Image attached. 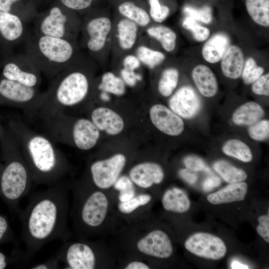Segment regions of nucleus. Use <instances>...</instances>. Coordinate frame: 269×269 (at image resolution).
Returning <instances> with one entry per match:
<instances>
[{"label": "nucleus", "mask_w": 269, "mask_h": 269, "mask_svg": "<svg viewBox=\"0 0 269 269\" xmlns=\"http://www.w3.org/2000/svg\"><path fill=\"white\" fill-rule=\"evenodd\" d=\"M146 32L157 40L166 51L170 52L174 50L177 35L172 29L162 25L152 26L147 29Z\"/></svg>", "instance_id": "28"}, {"label": "nucleus", "mask_w": 269, "mask_h": 269, "mask_svg": "<svg viewBox=\"0 0 269 269\" xmlns=\"http://www.w3.org/2000/svg\"><path fill=\"white\" fill-rule=\"evenodd\" d=\"M67 212V190L62 181L31 197L21 214L25 261L46 243L66 239Z\"/></svg>", "instance_id": "1"}, {"label": "nucleus", "mask_w": 269, "mask_h": 269, "mask_svg": "<svg viewBox=\"0 0 269 269\" xmlns=\"http://www.w3.org/2000/svg\"><path fill=\"white\" fill-rule=\"evenodd\" d=\"M259 225L257 227L258 234L267 243L269 242V216L261 215L258 219Z\"/></svg>", "instance_id": "45"}, {"label": "nucleus", "mask_w": 269, "mask_h": 269, "mask_svg": "<svg viewBox=\"0 0 269 269\" xmlns=\"http://www.w3.org/2000/svg\"><path fill=\"white\" fill-rule=\"evenodd\" d=\"M0 76L26 86L38 88L42 82L41 71L25 53L0 56Z\"/></svg>", "instance_id": "8"}, {"label": "nucleus", "mask_w": 269, "mask_h": 269, "mask_svg": "<svg viewBox=\"0 0 269 269\" xmlns=\"http://www.w3.org/2000/svg\"><path fill=\"white\" fill-rule=\"evenodd\" d=\"M248 13L257 24L269 26V0H246Z\"/></svg>", "instance_id": "27"}, {"label": "nucleus", "mask_w": 269, "mask_h": 269, "mask_svg": "<svg viewBox=\"0 0 269 269\" xmlns=\"http://www.w3.org/2000/svg\"><path fill=\"white\" fill-rule=\"evenodd\" d=\"M186 168L195 172L205 170L206 164L202 159L195 155H188L183 159Z\"/></svg>", "instance_id": "43"}, {"label": "nucleus", "mask_w": 269, "mask_h": 269, "mask_svg": "<svg viewBox=\"0 0 269 269\" xmlns=\"http://www.w3.org/2000/svg\"><path fill=\"white\" fill-rule=\"evenodd\" d=\"M7 266L6 258L5 256L0 252V269H3Z\"/></svg>", "instance_id": "55"}, {"label": "nucleus", "mask_w": 269, "mask_h": 269, "mask_svg": "<svg viewBox=\"0 0 269 269\" xmlns=\"http://www.w3.org/2000/svg\"><path fill=\"white\" fill-rule=\"evenodd\" d=\"M100 99L104 102H108L110 100V98L109 93L101 91L99 95Z\"/></svg>", "instance_id": "56"}, {"label": "nucleus", "mask_w": 269, "mask_h": 269, "mask_svg": "<svg viewBox=\"0 0 269 269\" xmlns=\"http://www.w3.org/2000/svg\"><path fill=\"white\" fill-rule=\"evenodd\" d=\"M90 119L100 131L109 135H117L122 132L124 122L120 115L114 110L104 107L94 109Z\"/></svg>", "instance_id": "19"}, {"label": "nucleus", "mask_w": 269, "mask_h": 269, "mask_svg": "<svg viewBox=\"0 0 269 269\" xmlns=\"http://www.w3.org/2000/svg\"><path fill=\"white\" fill-rule=\"evenodd\" d=\"M264 72V68L258 65L253 57H249L245 61L241 76L246 84H253Z\"/></svg>", "instance_id": "35"}, {"label": "nucleus", "mask_w": 269, "mask_h": 269, "mask_svg": "<svg viewBox=\"0 0 269 269\" xmlns=\"http://www.w3.org/2000/svg\"><path fill=\"white\" fill-rule=\"evenodd\" d=\"M179 174L183 180L191 185L195 184L198 179L197 175L194 171L187 168L180 169Z\"/></svg>", "instance_id": "50"}, {"label": "nucleus", "mask_w": 269, "mask_h": 269, "mask_svg": "<svg viewBox=\"0 0 269 269\" xmlns=\"http://www.w3.org/2000/svg\"><path fill=\"white\" fill-rule=\"evenodd\" d=\"M161 202L165 210L177 213L186 212L190 207V202L186 193L176 187L165 192Z\"/></svg>", "instance_id": "25"}, {"label": "nucleus", "mask_w": 269, "mask_h": 269, "mask_svg": "<svg viewBox=\"0 0 269 269\" xmlns=\"http://www.w3.org/2000/svg\"><path fill=\"white\" fill-rule=\"evenodd\" d=\"M35 33L74 40L80 22L70 12L58 5L35 17Z\"/></svg>", "instance_id": "7"}, {"label": "nucleus", "mask_w": 269, "mask_h": 269, "mask_svg": "<svg viewBox=\"0 0 269 269\" xmlns=\"http://www.w3.org/2000/svg\"><path fill=\"white\" fill-rule=\"evenodd\" d=\"M136 54L140 62L150 69H153L162 63L165 58V56L162 52L144 45H141L137 48Z\"/></svg>", "instance_id": "34"}, {"label": "nucleus", "mask_w": 269, "mask_h": 269, "mask_svg": "<svg viewBox=\"0 0 269 269\" xmlns=\"http://www.w3.org/2000/svg\"><path fill=\"white\" fill-rule=\"evenodd\" d=\"M94 0H60L61 4L68 9L81 10L87 9Z\"/></svg>", "instance_id": "44"}, {"label": "nucleus", "mask_w": 269, "mask_h": 269, "mask_svg": "<svg viewBox=\"0 0 269 269\" xmlns=\"http://www.w3.org/2000/svg\"><path fill=\"white\" fill-rule=\"evenodd\" d=\"M134 183L130 177L124 175L119 177L114 184V188L119 191L120 202H124L135 196Z\"/></svg>", "instance_id": "36"}, {"label": "nucleus", "mask_w": 269, "mask_h": 269, "mask_svg": "<svg viewBox=\"0 0 269 269\" xmlns=\"http://www.w3.org/2000/svg\"><path fill=\"white\" fill-rule=\"evenodd\" d=\"M43 96L38 88L0 76V105L21 109L29 119L35 117Z\"/></svg>", "instance_id": "6"}, {"label": "nucleus", "mask_w": 269, "mask_h": 269, "mask_svg": "<svg viewBox=\"0 0 269 269\" xmlns=\"http://www.w3.org/2000/svg\"><path fill=\"white\" fill-rule=\"evenodd\" d=\"M29 34L27 23L17 15L0 10V56L26 41Z\"/></svg>", "instance_id": "9"}, {"label": "nucleus", "mask_w": 269, "mask_h": 269, "mask_svg": "<svg viewBox=\"0 0 269 269\" xmlns=\"http://www.w3.org/2000/svg\"><path fill=\"white\" fill-rule=\"evenodd\" d=\"M161 166L153 162H144L134 166L129 171V177L136 186L148 188L161 183L164 178Z\"/></svg>", "instance_id": "18"}, {"label": "nucleus", "mask_w": 269, "mask_h": 269, "mask_svg": "<svg viewBox=\"0 0 269 269\" xmlns=\"http://www.w3.org/2000/svg\"><path fill=\"white\" fill-rule=\"evenodd\" d=\"M151 200V196L148 194H141L135 196L130 200L120 202L118 205L119 211L124 214H130L138 207L148 204Z\"/></svg>", "instance_id": "39"}, {"label": "nucleus", "mask_w": 269, "mask_h": 269, "mask_svg": "<svg viewBox=\"0 0 269 269\" xmlns=\"http://www.w3.org/2000/svg\"><path fill=\"white\" fill-rule=\"evenodd\" d=\"M220 61L221 70L226 77L237 79L241 76L245 59L240 47L230 45Z\"/></svg>", "instance_id": "21"}, {"label": "nucleus", "mask_w": 269, "mask_h": 269, "mask_svg": "<svg viewBox=\"0 0 269 269\" xmlns=\"http://www.w3.org/2000/svg\"><path fill=\"white\" fill-rule=\"evenodd\" d=\"M183 12L187 16L198 22L209 24L212 20V9L209 6L205 5L200 8H196L186 5L183 9Z\"/></svg>", "instance_id": "38"}, {"label": "nucleus", "mask_w": 269, "mask_h": 269, "mask_svg": "<svg viewBox=\"0 0 269 269\" xmlns=\"http://www.w3.org/2000/svg\"><path fill=\"white\" fill-rule=\"evenodd\" d=\"M213 168L225 181L229 183L242 182L247 178L244 170L224 160L216 161L213 164Z\"/></svg>", "instance_id": "29"}, {"label": "nucleus", "mask_w": 269, "mask_h": 269, "mask_svg": "<svg viewBox=\"0 0 269 269\" xmlns=\"http://www.w3.org/2000/svg\"><path fill=\"white\" fill-rule=\"evenodd\" d=\"M149 115L153 126L166 134L177 136L184 130V124L181 118L163 105H153L149 110Z\"/></svg>", "instance_id": "16"}, {"label": "nucleus", "mask_w": 269, "mask_h": 269, "mask_svg": "<svg viewBox=\"0 0 269 269\" xmlns=\"http://www.w3.org/2000/svg\"><path fill=\"white\" fill-rule=\"evenodd\" d=\"M179 76V71L177 69L173 67L165 69L158 83L159 94L165 97L171 95L177 86Z\"/></svg>", "instance_id": "33"}, {"label": "nucleus", "mask_w": 269, "mask_h": 269, "mask_svg": "<svg viewBox=\"0 0 269 269\" xmlns=\"http://www.w3.org/2000/svg\"><path fill=\"white\" fill-rule=\"evenodd\" d=\"M121 78L126 85L130 87H134L137 82L142 79L140 74L136 73L134 71L123 68L121 71Z\"/></svg>", "instance_id": "46"}, {"label": "nucleus", "mask_w": 269, "mask_h": 269, "mask_svg": "<svg viewBox=\"0 0 269 269\" xmlns=\"http://www.w3.org/2000/svg\"><path fill=\"white\" fill-rule=\"evenodd\" d=\"M25 54L50 80L76 58L74 40L34 34L25 42Z\"/></svg>", "instance_id": "5"}, {"label": "nucleus", "mask_w": 269, "mask_h": 269, "mask_svg": "<svg viewBox=\"0 0 269 269\" xmlns=\"http://www.w3.org/2000/svg\"><path fill=\"white\" fill-rule=\"evenodd\" d=\"M117 31L120 47L124 50L131 49L137 39L138 25L128 19H123L117 24Z\"/></svg>", "instance_id": "26"}, {"label": "nucleus", "mask_w": 269, "mask_h": 269, "mask_svg": "<svg viewBox=\"0 0 269 269\" xmlns=\"http://www.w3.org/2000/svg\"><path fill=\"white\" fill-rule=\"evenodd\" d=\"M0 147L4 166L0 187L4 198L17 205L29 192L32 181L18 145L6 128L0 124Z\"/></svg>", "instance_id": "4"}, {"label": "nucleus", "mask_w": 269, "mask_h": 269, "mask_svg": "<svg viewBox=\"0 0 269 269\" xmlns=\"http://www.w3.org/2000/svg\"><path fill=\"white\" fill-rule=\"evenodd\" d=\"M97 89L101 92L119 96L125 93L126 84L121 78L111 72H107L102 75L100 82L97 85Z\"/></svg>", "instance_id": "32"}, {"label": "nucleus", "mask_w": 269, "mask_h": 269, "mask_svg": "<svg viewBox=\"0 0 269 269\" xmlns=\"http://www.w3.org/2000/svg\"><path fill=\"white\" fill-rule=\"evenodd\" d=\"M65 264V269H93L97 259L91 246L83 242H74L62 247L56 256Z\"/></svg>", "instance_id": "12"}, {"label": "nucleus", "mask_w": 269, "mask_h": 269, "mask_svg": "<svg viewBox=\"0 0 269 269\" xmlns=\"http://www.w3.org/2000/svg\"><path fill=\"white\" fill-rule=\"evenodd\" d=\"M248 191L245 182L230 183L219 191L209 194L207 200L211 204L218 205L244 200Z\"/></svg>", "instance_id": "23"}, {"label": "nucleus", "mask_w": 269, "mask_h": 269, "mask_svg": "<svg viewBox=\"0 0 269 269\" xmlns=\"http://www.w3.org/2000/svg\"><path fill=\"white\" fill-rule=\"evenodd\" d=\"M126 269H148L149 266L141 262L133 261L129 263L125 268Z\"/></svg>", "instance_id": "53"}, {"label": "nucleus", "mask_w": 269, "mask_h": 269, "mask_svg": "<svg viewBox=\"0 0 269 269\" xmlns=\"http://www.w3.org/2000/svg\"><path fill=\"white\" fill-rule=\"evenodd\" d=\"M150 6V17L155 22H162L168 16L169 8L161 5L159 0H148Z\"/></svg>", "instance_id": "41"}, {"label": "nucleus", "mask_w": 269, "mask_h": 269, "mask_svg": "<svg viewBox=\"0 0 269 269\" xmlns=\"http://www.w3.org/2000/svg\"><path fill=\"white\" fill-rule=\"evenodd\" d=\"M8 229V225L6 219L0 215V241L6 235Z\"/></svg>", "instance_id": "52"}, {"label": "nucleus", "mask_w": 269, "mask_h": 269, "mask_svg": "<svg viewBox=\"0 0 269 269\" xmlns=\"http://www.w3.org/2000/svg\"><path fill=\"white\" fill-rule=\"evenodd\" d=\"M83 28L86 48L93 54H97L106 45L112 28L111 20L105 16L91 17L84 22Z\"/></svg>", "instance_id": "14"}, {"label": "nucleus", "mask_w": 269, "mask_h": 269, "mask_svg": "<svg viewBox=\"0 0 269 269\" xmlns=\"http://www.w3.org/2000/svg\"><path fill=\"white\" fill-rule=\"evenodd\" d=\"M231 268L233 269H249V267L239 261L233 260L231 263Z\"/></svg>", "instance_id": "54"}, {"label": "nucleus", "mask_w": 269, "mask_h": 269, "mask_svg": "<svg viewBox=\"0 0 269 269\" xmlns=\"http://www.w3.org/2000/svg\"><path fill=\"white\" fill-rule=\"evenodd\" d=\"M126 163V156L121 153L93 162L89 170L94 185L101 189H108L113 186L120 177Z\"/></svg>", "instance_id": "10"}, {"label": "nucleus", "mask_w": 269, "mask_h": 269, "mask_svg": "<svg viewBox=\"0 0 269 269\" xmlns=\"http://www.w3.org/2000/svg\"><path fill=\"white\" fill-rule=\"evenodd\" d=\"M252 91L255 94L258 95L269 96V73L263 74L252 84Z\"/></svg>", "instance_id": "42"}, {"label": "nucleus", "mask_w": 269, "mask_h": 269, "mask_svg": "<svg viewBox=\"0 0 269 269\" xmlns=\"http://www.w3.org/2000/svg\"><path fill=\"white\" fill-rule=\"evenodd\" d=\"M6 127L18 145L33 182L50 186L62 181L68 166L55 142L17 116L9 117Z\"/></svg>", "instance_id": "2"}, {"label": "nucleus", "mask_w": 269, "mask_h": 269, "mask_svg": "<svg viewBox=\"0 0 269 269\" xmlns=\"http://www.w3.org/2000/svg\"><path fill=\"white\" fill-rule=\"evenodd\" d=\"M184 246L191 253L212 260L223 258L227 252L226 246L221 238L205 232L190 236L185 242Z\"/></svg>", "instance_id": "11"}, {"label": "nucleus", "mask_w": 269, "mask_h": 269, "mask_svg": "<svg viewBox=\"0 0 269 269\" xmlns=\"http://www.w3.org/2000/svg\"><path fill=\"white\" fill-rule=\"evenodd\" d=\"M182 26L192 32L195 40L203 42L208 39L210 35L209 28L204 26L199 22L189 16H186L182 21Z\"/></svg>", "instance_id": "37"}, {"label": "nucleus", "mask_w": 269, "mask_h": 269, "mask_svg": "<svg viewBox=\"0 0 269 269\" xmlns=\"http://www.w3.org/2000/svg\"><path fill=\"white\" fill-rule=\"evenodd\" d=\"M21 0H0V10L14 14V7Z\"/></svg>", "instance_id": "51"}, {"label": "nucleus", "mask_w": 269, "mask_h": 269, "mask_svg": "<svg viewBox=\"0 0 269 269\" xmlns=\"http://www.w3.org/2000/svg\"><path fill=\"white\" fill-rule=\"evenodd\" d=\"M137 250L148 256L167 259L173 252V247L168 235L160 230L151 231L140 239L136 244Z\"/></svg>", "instance_id": "17"}, {"label": "nucleus", "mask_w": 269, "mask_h": 269, "mask_svg": "<svg viewBox=\"0 0 269 269\" xmlns=\"http://www.w3.org/2000/svg\"><path fill=\"white\" fill-rule=\"evenodd\" d=\"M78 58L51 80L34 118L65 113L82 103L91 91V78L87 68Z\"/></svg>", "instance_id": "3"}, {"label": "nucleus", "mask_w": 269, "mask_h": 269, "mask_svg": "<svg viewBox=\"0 0 269 269\" xmlns=\"http://www.w3.org/2000/svg\"><path fill=\"white\" fill-rule=\"evenodd\" d=\"M169 108L181 118L194 117L201 108V101L195 90L189 86L178 89L168 102Z\"/></svg>", "instance_id": "15"}, {"label": "nucleus", "mask_w": 269, "mask_h": 269, "mask_svg": "<svg viewBox=\"0 0 269 269\" xmlns=\"http://www.w3.org/2000/svg\"><path fill=\"white\" fill-rule=\"evenodd\" d=\"M230 45L229 36L223 32L213 35L204 44L202 55L207 62L214 64L220 61Z\"/></svg>", "instance_id": "22"}, {"label": "nucleus", "mask_w": 269, "mask_h": 269, "mask_svg": "<svg viewBox=\"0 0 269 269\" xmlns=\"http://www.w3.org/2000/svg\"><path fill=\"white\" fill-rule=\"evenodd\" d=\"M191 76L197 89L202 95L211 98L217 94L218 82L209 67L203 64L197 65L193 69Z\"/></svg>", "instance_id": "20"}, {"label": "nucleus", "mask_w": 269, "mask_h": 269, "mask_svg": "<svg viewBox=\"0 0 269 269\" xmlns=\"http://www.w3.org/2000/svg\"><path fill=\"white\" fill-rule=\"evenodd\" d=\"M59 260L56 256L50 258L47 261L32 266V269H58L59 267Z\"/></svg>", "instance_id": "49"}, {"label": "nucleus", "mask_w": 269, "mask_h": 269, "mask_svg": "<svg viewBox=\"0 0 269 269\" xmlns=\"http://www.w3.org/2000/svg\"><path fill=\"white\" fill-rule=\"evenodd\" d=\"M120 13L138 26L144 27L150 22V17L142 8L131 1H126L119 6Z\"/></svg>", "instance_id": "31"}, {"label": "nucleus", "mask_w": 269, "mask_h": 269, "mask_svg": "<svg viewBox=\"0 0 269 269\" xmlns=\"http://www.w3.org/2000/svg\"><path fill=\"white\" fill-rule=\"evenodd\" d=\"M248 132L250 137L253 140L263 141L268 139L269 136V120H261L251 125Z\"/></svg>", "instance_id": "40"}, {"label": "nucleus", "mask_w": 269, "mask_h": 269, "mask_svg": "<svg viewBox=\"0 0 269 269\" xmlns=\"http://www.w3.org/2000/svg\"><path fill=\"white\" fill-rule=\"evenodd\" d=\"M222 151L227 155L244 162H250L253 159V154L249 146L238 139L227 141L222 146Z\"/></svg>", "instance_id": "30"}, {"label": "nucleus", "mask_w": 269, "mask_h": 269, "mask_svg": "<svg viewBox=\"0 0 269 269\" xmlns=\"http://www.w3.org/2000/svg\"><path fill=\"white\" fill-rule=\"evenodd\" d=\"M123 64L124 68L134 71L139 67L140 61L137 56L134 55H128L124 58Z\"/></svg>", "instance_id": "47"}, {"label": "nucleus", "mask_w": 269, "mask_h": 269, "mask_svg": "<svg viewBox=\"0 0 269 269\" xmlns=\"http://www.w3.org/2000/svg\"><path fill=\"white\" fill-rule=\"evenodd\" d=\"M108 200L105 194L100 191L91 193L83 201L79 217L82 224L88 228L101 226L106 217Z\"/></svg>", "instance_id": "13"}, {"label": "nucleus", "mask_w": 269, "mask_h": 269, "mask_svg": "<svg viewBox=\"0 0 269 269\" xmlns=\"http://www.w3.org/2000/svg\"><path fill=\"white\" fill-rule=\"evenodd\" d=\"M221 184V179L216 176L207 178L202 184L203 189L206 192H209Z\"/></svg>", "instance_id": "48"}, {"label": "nucleus", "mask_w": 269, "mask_h": 269, "mask_svg": "<svg viewBox=\"0 0 269 269\" xmlns=\"http://www.w3.org/2000/svg\"><path fill=\"white\" fill-rule=\"evenodd\" d=\"M264 115L262 106L255 102H246L234 112L232 119L237 125H252L258 122Z\"/></svg>", "instance_id": "24"}]
</instances>
